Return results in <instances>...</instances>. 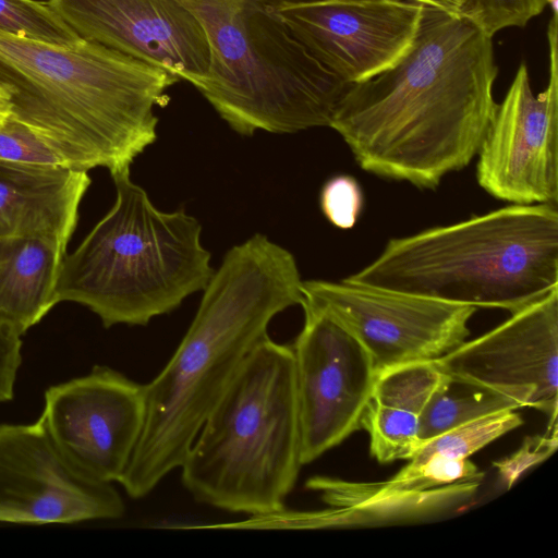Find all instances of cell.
I'll return each mask as SVG.
<instances>
[{
  "instance_id": "1",
  "label": "cell",
  "mask_w": 558,
  "mask_h": 558,
  "mask_svg": "<svg viewBox=\"0 0 558 558\" xmlns=\"http://www.w3.org/2000/svg\"><path fill=\"white\" fill-rule=\"evenodd\" d=\"M493 37L464 15L425 5L411 49L349 84L329 128L369 173L436 189L477 155L498 104Z\"/></svg>"
},
{
  "instance_id": "2",
  "label": "cell",
  "mask_w": 558,
  "mask_h": 558,
  "mask_svg": "<svg viewBox=\"0 0 558 558\" xmlns=\"http://www.w3.org/2000/svg\"><path fill=\"white\" fill-rule=\"evenodd\" d=\"M302 282L293 255L263 234L226 253L179 347L144 385L143 430L119 481L131 498L147 496L182 465L270 320L301 304Z\"/></svg>"
},
{
  "instance_id": "3",
  "label": "cell",
  "mask_w": 558,
  "mask_h": 558,
  "mask_svg": "<svg viewBox=\"0 0 558 558\" xmlns=\"http://www.w3.org/2000/svg\"><path fill=\"white\" fill-rule=\"evenodd\" d=\"M180 80L81 39L54 46L0 33V88L8 114L31 128L69 168L130 170L157 138L156 107Z\"/></svg>"
},
{
  "instance_id": "4",
  "label": "cell",
  "mask_w": 558,
  "mask_h": 558,
  "mask_svg": "<svg viewBox=\"0 0 558 558\" xmlns=\"http://www.w3.org/2000/svg\"><path fill=\"white\" fill-rule=\"evenodd\" d=\"M347 282L518 312L558 288V210L513 204L390 239Z\"/></svg>"
},
{
  "instance_id": "5",
  "label": "cell",
  "mask_w": 558,
  "mask_h": 558,
  "mask_svg": "<svg viewBox=\"0 0 558 558\" xmlns=\"http://www.w3.org/2000/svg\"><path fill=\"white\" fill-rule=\"evenodd\" d=\"M301 466L293 349L267 335L207 416L182 483L198 502L258 515L284 508Z\"/></svg>"
},
{
  "instance_id": "6",
  "label": "cell",
  "mask_w": 558,
  "mask_h": 558,
  "mask_svg": "<svg viewBox=\"0 0 558 558\" xmlns=\"http://www.w3.org/2000/svg\"><path fill=\"white\" fill-rule=\"evenodd\" d=\"M112 179L116 202L63 256L56 299L87 306L106 328L146 326L203 291L215 270L195 217L157 209L130 170Z\"/></svg>"
},
{
  "instance_id": "7",
  "label": "cell",
  "mask_w": 558,
  "mask_h": 558,
  "mask_svg": "<svg viewBox=\"0 0 558 558\" xmlns=\"http://www.w3.org/2000/svg\"><path fill=\"white\" fill-rule=\"evenodd\" d=\"M202 24L208 75L194 87L241 135L329 126L347 86L263 0H177Z\"/></svg>"
},
{
  "instance_id": "8",
  "label": "cell",
  "mask_w": 558,
  "mask_h": 558,
  "mask_svg": "<svg viewBox=\"0 0 558 558\" xmlns=\"http://www.w3.org/2000/svg\"><path fill=\"white\" fill-rule=\"evenodd\" d=\"M327 314L371 354L378 373L435 361L463 343L477 307L353 284L302 282L300 305Z\"/></svg>"
},
{
  "instance_id": "9",
  "label": "cell",
  "mask_w": 558,
  "mask_h": 558,
  "mask_svg": "<svg viewBox=\"0 0 558 558\" xmlns=\"http://www.w3.org/2000/svg\"><path fill=\"white\" fill-rule=\"evenodd\" d=\"M547 27L549 77L534 94L521 62L482 142L476 165L480 186L512 204L558 203V10Z\"/></svg>"
},
{
  "instance_id": "10",
  "label": "cell",
  "mask_w": 558,
  "mask_h": 558,
  "mask_svg": "<svg viewBox=\"0 0 558 558\" xmlns=\"http://www.w3.org/2000/svg\"><path fill=\"white\" fill-rule=\"evenodd\" d=\"M302 307L304 325L292 349L304 465L361 427L378 372L345 328L319 310Z\"/></svg>"
},
{
  "instance_id": "11",
  "label": "cell",
  "mask_w": 558,
  "mask_h": 558,
  "mask_svg": "<svg viewBox=\"0 0 558 558\" xmlns=\"http://www.w3.org/2000/svg\"><path fill=\"white\" fill-rule=\"evenodd\" d=\"M39 418L82 473L119 482L143 430L144 385L95 365L85 376L49 387Z\"/></svg>"
},
{
  "instance_id": "12",
  "label": "cell",
  "mask_w": 558,
  "mask_h": 558,
  "mask_svg": "<svg viewBox=\"0 0 558 558\" xmlns=\"http://www.w3.org/2000/svg\"><path fill=\"white\" fill-rule=\"evenodd\" d=\"M435 363L451 379L544 412L557 429L558 288Z\"/></svg>"
},
{
  "instance_id": "13",
  "label": "cell",
  "mask_w": 558,
  "mask_h": 558,
  "mask_svg": "<svg viewBox=\"0 0 558 558\" xmlns=\"http://www.w3.org/2000/svg\"><path fill=\"white\" fill-rule=\"evenodd\" d=\"M124 512L112 484L76 469L40 418L0 424V522L72 524L119 519Z\"/></svg>"
},
{
  "instance_id": "14",
  "label": "cell",
  "mask_w": 558,
  "mask_h": 558,
  "mask_svg": "<svg viewBox=\"0 0 558 558\" xmlns=\"http://www.w3.org/2000/svg\"><path fill=\"white\" fill-rule=\"evenodd\" d=\"M424 8L414 0H344L276 13L316 60L345 84H353L386 71L407 54Z\"/></svg>"
},
{
  "instance_id": "15",
  "label": "cell",
  "mask_w": 558,
  "mask_h": 558,
  "mask_svg": "<svg viewBox=\"0 0 558 558\" xmlns=\"http://www.w3.org/2000/svg\"><path fill=\"white\" fill-rule=\"evenodd\" d=\"M83 38L162 68L195 86L209 73L199 21L177 0H48Z\"/></svg>"
},
{
  "instance_id": "16",
  "label": "cell",
  "mask_w": 558,
  "mask_h": 558,
  "mask_svg": "<svg viewBox=\"0 0 558 558\" xmlns=\"http://www.w3.org/2000/svg\"><path fill=\"white\" fill-rule=\"evenodd\" d=\"M89 184L84 170L0 161V238L37 235L66 248Z\"/></svg>"
},
{
  "instance_id": "17",
  "label": "cell",
  "mask_w": 558,
  "mask_h": 558,
  "mask_svg": "<svg viewBox=\"0 0 558 558\" xmlns=\"http://www.w3.org/2000/svg\"><path fill=\"white\" fill-rule=\"evenodd\" d=\"M445 377L435 361L378 373L361 421L369 435L371 454L378 462L410 460L421 448L422 411Z\"/></svg>"
},
{
  "instance_id": "18",
  "label": "cell",
  "mask_w": 558,
  "mask_h": 558,
  "mask_svg": "<svg viewBox=\"0 0 558 558\" xmlns=\"http://www.w3.org/2000/svg\"><path fill=\"white\" fill-rule=\"evenodd\" d=\"M482 478L421 492L396 493L318 511L292 512L282 508L262 515L259 525L264 529H335L428 522L470 504Z\"/></svg>"
},
{
  "instance_id": "19",
  "label": "cell",
  "mask_w": 558,
  "mask_h": 558,
  "mask_svg": "<svg viewBox=\"0 0 558 558\" xmlns=\"http://www.w3.org/2000/svg\"><path fill=\"white\" fill-rule=\"evenodd\" d=\"M65 251L43 236L0 238V323L22 336L47 315Z\"/></svg>"
},
{
  "instance_id": "20",
  "label": "cell",
  "mask_w": 558,
  "mask_h": 558,
  "mask_svg": "<svg viewBox=\"0 0 558 558\" xmlns=\"http://www.w3.org/2000/svg\"><path fill=\"white\" fill-rule=\"evenodd\" d=\"M518 409L520 408L515 403L501 396L446 375L422 411L420 438L425 442L480 417Z\"/></svg>"
},
{
  "instance_id": "21",
  "label": "cell",
  "mask_w": 558,
  "mask_h": 558,
  "mask_svg": "<svg viewBox=\"0 0 558 558\" xmlns=\"http://www.w3.org/2000/svg\"><path fill=\"white\" fill-rule=\"evenodd\" d=\"M522 423L515 410L500 411L480 417L426 440L410 462L421 463L432 457L469 459L473 453Z\"/></svg>"
},
{
  "instance_id": "22",
  "label": "cell",
  "mask_w": 558,
  "mask_h": 558,
  "mask_svg": "<svg viewBox=\"0 0 558 558\" xmlns=\"http://www.w3.org/2000/svg\"><path fill=\"white\" fill-rule=\"evenodd\" d=\"M0 33L54 46L82 39L48 2L36 0H0Z\"/></svg>"
},
{
  "instance_id": "23",
  "label": "cell",
  "mask_w": 558,
  "mask_h": 558,
  "mask_svg": "<svg viewBox=\"0 0 558 558\" xmlns=\"http://www.w3.org/2000/svg\"><path fill=\"white\" fill-rule=\"evenodd\" d=\"M0 161L68 167L37 133L9 114L0 121Z\"/></svg>"
},
{
  "instance_id": "24",
  "label": "cell",
  "mask_w": 558,
  "mask_h": 558,
  "mask_svg": "<svg viewBox=\"0 0 558 558\" xmlns=\"http://www.w3.org/2000/svg\"><path fill=\"white\" fill-rule=\"evenodd\" d=\"M553 0H474L469 17L493 37L509 27H524L541 14Z\"/></svg>"
},
{
  "instance_id": "25",
  "label": "cell",
  "mask_w": 558,
  "mask_h": 558,
  "mask_svg": "<svg viewBox=\"0 0 558 558\" xmlns=\"http://www.w3.org/2000/svg\"><path fill=\"white\" fill-rule=\"evenodd\" d=\"M319 203L328 221L347 230L356 223L364 205V195L354 177L339 174L325 182Z\"/></svg>"
},
{
  "instance_id": "26",
  "label": "cell",
  "mask_w": 558,
  "mask_h": 558,
  "mask_svg": "<svg viewBox=\"0 0 558 558\" xmlns=\"http://www.w3.org/2000/svg\"><path fill=\"white\" fill-rule=\"evenodd\" d=\"M557 444V432L545 437L532 438L512 456L494 462V465L499 470L502 482L510 488L525 470L550 456Z\"/></svg>"
},
{
  "instance_id": "27",
  "label": "cell",
  "mask_w": 558,
  "mask_h": 558,
  "mask_svg": "<svg viewBox=\"0 0 558 558\" xmlns=\"http://www.w3.org/2000/svg\"><path fill=\"white\" fill-rule=\"evenodd\" d=\"M21 336L0 323V404L13 398L14 384L22 362Z\"/></svg>"
},
{
  "instance_id": "28",
  "label": "cell",
  "mask_w": 558,
  "mask_h": 558,
  "mask_svg": "<svg viewBox=\"0 0 558 558\" xmlns=\"http://www.w3.org/2000/svg\"><path fill=\"white\" fill-rule=\"evenodd\" d=\"M453 15L468 16L474 0H414Z\"/></svg>"
},
{
  "instance_id": "29",
  "label": "cell",
  "mask_w": 558,
  "mask_h": 558,
  "mask_svg": "<svg viewBox=\"0 0 558 558\" xmlns=\"http://www.w3.org/2000/svg\"><path fill=\"white\" fill-rule=\"evenodd\" d=\"M0 112L8 114V97L1 88H0Z\"/></svg>"
},
{
  "instance_id": "30",
  "label": "cell",
  "mask_w": 558,
  "mask_h": 558,
  "mask_svg": "<svg viewBox=\"0 0 558 558\" xmlns=\"http://www.w3.org/2000/svg\"><path fill=\"white\" fill-rule=\"evenodd\" d=\"M8 114L0 112V121H2Z\"/></svg>"
},
{
  "instance_id": "31",
  "label": "cell",
  "mask_w": 558,
  "mask_h": 558,
  "mask_svg": "<svg viewBox=\"0 0 558 558\" xmlns=\"http://www.w3.org/2000/svg\"><path fill=\"white\" fill-rule=\"evenodd\" d=\"M327 1H344V0H327Z\"/></svg>"
}]
</instances>
